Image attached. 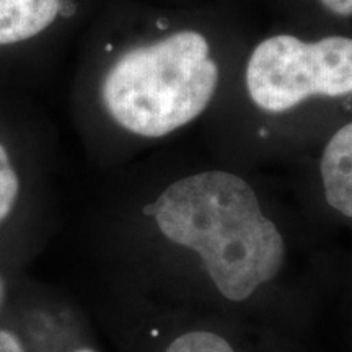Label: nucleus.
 I'll list each match as a JSON object with an SVG mask.
<instances>
[{
    "label": "nucleus",
    "mask_w": 352,
    "mask_h": 352,
    "mask_svg": "<svg viewBox=\"0 0 352 352\" xmlns=\"http://www.w3.org/2000/svg\"><path fill=\"white\" fill-rule=\"evenodd\" d=\"M258 32L241 0H170L122 50L107 44L101 108L132 138L168 139L208 120Z\"/></svg>",
    "instance_id": "1"
},
{
    "label": "nucleus",
    "mask_w": 352,
    "mask_h": 352,
    "mask_svg": "<svg viewBox=\"0 0 352 352\" xmlns=\"http://www.w3.org/2000/svg\"><path fill=\"white\" fill-rule=\"evenodd\" d=\"M352 98V36L272 25L248 43L208 120L261 139L307 131L324 108Z\"/></svg>",
    "instance_id": "3"
},
{
    "label": "nucleus",
    "mask_w": 352,
    "mask_h": 352,
    "mask_svg": "<svg viewBox=\"0 0 352 352\" xmlns=\"http://www.w3.org/2000/svg\"><path fill=\"white\" fill-rule=\"evenodd\" d=\"M318 175L327 204L352 219V120L328 135L320 153Z\"/></svg>",
    "instance_id": "4"
},
{
    "label": "nucleus",
    "mask_w": 352,
    "mask_h": 352,
    "mask_svg": "<svg viewBox=\"0 0 352 352\" xmlns=\"http://www.w3.org/2000/svg\"><path fill=\"white\" fill-rule=\"evenodd\" d=\"M72 352H96L95 349H90V347H80V349H76Z\"/></svg>",
    "instance_id": "11"
},
{
    "label": "nucleus",
    "mask_w": 352,
    "mask_h": 352,
    "mask_svg": "<svg viewBox=\"0 0 352 352\" xmlns=\"http://www.w3.org/2000/svg\"><path fill=\"white\" fill-rule=\"evenodd\" d=\"M6 298H7V280H6V276H3V272L0 271V311H2Z\"/></svg>",
    "instance_id": "10"
},
{
    "label": "nucleus",
    "mask_w": 352,
    "mask_h": 352,
    "mask_svg": "<svg viewBox=\"0 0 352 352\" xmlns=\"http://www.w3.org/2000/svg\"><path fill=\"white\" fill-rule=\"evenodd\" d=\"M64 0H0V44L33 38L54 23Z\"/></svg>",
    "instance_id": "5"
},
{
    "label": "nucleus",
    "mask_w": 352,
    "mask_h": 352,
    "mask_svg": "<svg viewBox=\"0 0 352 352\" xmlns=\"http://www.w3.org/2000/svg\"><path fill=\"white\" fill-rule=\"evenodd\" d=\"M165 352H235L230 342L210 331H189L170 342Z\"/></svg>",
    "instance_id": "8"
},
{
    "label": "nucleus",
    "mask_w": 352,
    "mask_h": 352,
    "mask_svg": "<svg viewBox=\"0 0 352 352\" xmlns=\"http://www.w3.org/2000/svg\"><path fill=\"white\" fill-rule=\"evenodd\" d=\"M0 352H28V349L19 333L8 328H0Z\"/></svg>",
    "instance_id": "9"
},
{
    "label": "nucleus",
    "mask_w": 352,
    "mask_h": 352,
    "mask_svg": "<svg viewBox=\"0 0 352 352\" xmlns=\"http://www.w3.org/2000/svg\"><path fill=\"white\" fill-rule=\"evenodd\" d=\"M276 25L303 33H327V20H351L352 0H264Z\"/></svg>",
    "instance_id": "6"
},
{
    "label": "nucleus",
    "mask_w": 352,
    "mask_h": 352,
    "mask_svg": "<svg viewBox=\"0 0 352 352\" xmlns=\"http://www.w3.org/2000/svg\"><path fill=\"white\" fill-rule=\"evenodd\" d=\"M171 243L199 254L228 300L241 302L279 274L285 241L256 188L226 168L176 176L144 208Z\"/></svg>",
    "instance_id": "2"
},
{
    "label": "nucleus",
    "mask_w": 352,
    "mask_h": 352,
    "mask_svg": "<svg viewBox=\"0 0 352 352\" xmlns=\"http://www.w3.org/2000/svg\"><path fill=\"white\" fill-rule=\"evenodd\" d=\"M20 196V178L7 148L0 144V227L10 219Z\"/></svg>",
    "instance_id": "7"
}]
</instances>
